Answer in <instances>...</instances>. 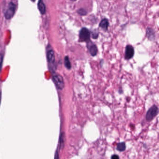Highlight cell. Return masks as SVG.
Segmentation results:
<instances>
[{
    "instance_id": "cell-1",
    "label": "cell",
    "mask_w": 159,
    "mask_h": 159,
    "mask_svg": "<svg viewBox=\"0 0 159 159\" xmlns=\"http://www.w3.org/2000/svg\"><path fill=\"white\" fill-rule=\"evenodd\" d=\"M91 33L88 28H83L79 34V40L80 42H88L90 41Z\"/></svg>"
},
{
    "instance_id": "cell-2",
    "label": "cell",
    "mask_w": 159,
    "mask_h": 159,
    "mask_svg": "<svg viewBox=\"0 0 159 159\" xmlns=\"http://www.w3.org/2000/svg\"><path fill=\"white\" fill-rule=\"evenodd\" d=\"M158 113V107L153 105V107H151L147 111L146 114V120L147 121H151L157 115Z\"/></svg>"
},
{
    "instance_id": "cell-3",
    "label": "cell",
    "mask_w": 159,
    "mask_h": 159,
    "mask_svg": "<svg viewBox=\"0 0 159 159\" xmlns=\"http://www.w3.org/2000/svg\"><path fill=\"white\" fill-rule=\"evenodd\" d=\"M52 80L56 87L59 89L62 90L64 88V81L60 75H55L53 76Z\"/></svg>"
},
{
    "instance_id": "cell-4",
    "label": "cell",
    "mask_w": 159,
    "mask_h": 159,
    "mask_svg": "<svg viewBox=\"0 0 159 159\" xmlns=\"http://www.w3.org/2000/svg\"><path fill=\"white\" fill-rule=\"evenodd\" d=\"M16 11V5L13 2L8 3V8L5 13V17L7 19H10L14 16Z\"/></svg>"
},
{
    "instance_id": "cell-5",
    "label": "cell",
    "mask_w": 159,
    "mask_h": 159,
    "mask_svg": "<svg viewBox=\"0 0 159 159\" xmlns=\"http://www.w3.org/2000/svg\"><path fill=\"white\" fill-rule=\"evenodd\" d=\"M134 54V50L131 45H127L125 50V59L126 60H129L132 59Z\"/></svg>"
},
{
    "instance_id": "cell-6",
    "label": "cell",
    "mask_w": 159,
    "mask_h": 159,
    "mask_svg": "<svg viewBox=\"0 0 159 159\" xmlns=\"http://www.w3.org/2000/svg\"><path fill=\"white\" fill-rule=\"evenodd\" d=\"M47 57L48 62L50 64H54L55 61L54 51L52 50H50L47 53Z\"/></svg>"
},
{
    "instance_id": "cell-7",
    "label": "cell",
    "mask_w": 159,
    "mask_h": 159,
    "mask_svg": "<svg viewBox=\"0 0 159 159\" xmlns=\"http://www.w3.org/2000/svg\"><path fill=\"white\" fill-rule=\"evenodd\" d=\"M109 23L108 20L107 19V18L103 19L101 21L99 26L101 28H102L103 30L105 31H107L108 30V28L109 27Z\"/></svg>"
},
{
    "instance_id": "cell-8",
    "label": "cell",
    "mask_w": 159,
    "mask_h": 159,
    "mask_svg": "<svg viewBox=\"0 0 159 159\" xmlns=\"http://www.w3.org/2000/svg\"><path fill=\"white\" fill-rule=\"evenodd\" d=\"M88 50L90 54L92 56H95L97 54L98 48H97V46L95 44H93V43L90 46H89V47Z\"/></svg>"
},
{
    "instance_id": "cell-9",
    "label": "cell",
    "mask_w": 159,
    "mask_h": 159,
    "mask_svg": "<svg viewBox=\"0 0 159 159\" xmlns=\"http://www.w3.org/2000/svg\"><path fill=\"white\" fill-rule=\"evenodd\" d=\"M37 6L41 13L42 14H44L46 12V6L45 5L44 2L42 0L39 1Z\"/></svg>"
},
{
    "instance_id": "cell-10",
    "label": "cell",
    "mask_w": 159,
    "mask_h": 159,
    "mask_svg": "<svg viewBox=\"0 0 159 159\" xmlns=\"http://www.w3.org/2000/svg\"><path fill=\"white\" fill-rule=\"evenodd\" d=\"M64 63H65V66L66 67V68L67 69L70 70L71 68V65L68 56H65Z\"/></svg>"
},
{
    "instance_id": "cell-11",
    "label": "cell",
    "mask_w": 159,
    "mask_h": 159,
    "mask_svg": "<svg viewBox=\"0 0 159 159\" xmlns=\"http://www.w3.org/2000/svg\"><path fill=\"white\" fill-rule=\"evenodd\" d=\"M126 148V146L125 142H121L118 144L117 146V150L120 152L125 151Z\"/></svg>"
},
{
    "instance_id": "cell-12",
    "label": "cell",
    "mask_w": 159,
    "mask_h": 159,
    "mask_svg": "<svg viewBox=\"0 0 159 159\" xmlns=\"http://www.w3.org/2000/svg\"><path fill=\"white\" fill-rule=\"evenodd\" d=\"M77 12L79 13V14L81 16H85L87 14L86 11L85 10L84 8H80L77 11Z\"/></svg>"
},
{
    "instance_id": "cell-13",
    "label": "cell",
    "mask_w": 159,
    "mask_h": 159,
    "mask_svg": "<svg viewBox=\"0 0 159 159\" xmlns=\"http://www.w3.org/2000/svg\"><path fill=\"white\" fill-rule=\"evenodd\" d=\"M99 36V33L96 32V31H95L94 32H92V37L93 39H97L98 38Z\"/></svg>"
},
{
    "instance_id": "cell-14",
    "label": "cell",
    "mask_w": 159,
    "mask_h": 159,
    "mask_svg": "<svg viewBox=\"0 0 159 159\" xmlns=\"http://www.w3.org/2000/svg\"><path fill=\"white\" fill-rule=\"evenodd\" d=\"M64 133H62V134H61V135L60 138V147H62V145L63 144V143H64V142H63V140H64Z\"/></svg>"
},
{
    "instance_id": "cell-15",
    "label": "cell",
    "mask_w": 159,
    "mask_h": 159,
    "mask_svg": "<svg viewBox=\"0 0 159 159\" xmlns=\"http://www.w3.org/2000/svg\"><path fill=\"white\" fill-rule=\"evenodd\" d=\"M111 159H119V156L117 155H113L112 156Z\"/></svg>"
},
{
    "instance_id": "cell-16",
    "label": "cell",
    "mask_w": 159,
    "mask_h": 159,
    "mask_svg": "<svg viewBox=\"0 0 159 159\" xmlns=\"http://www.w3.org/2000/svg\"><path fill=\"white\" fill-rule=\"evenodd\" d=\"M2 55L0 54V69L1 68V66H2Z\"/></svg>"
},
{
    "instance_id": "cell-17",
    "label": "cell",
    "mask_w": 159,
    "mask_h": 159,
    "mask_svg": "<svg viewBox=\"0 0 159 159\" xmlns=\"http://www.w3.org/2000/svg\"><path fill=\"white\" fill-rule=\"evenodd\" d=\"M55 159H59V155L58 152L56 151V152L55 155Z\"/></svg>"
},
{
    "instance_id": "cell-18",
    "label": "cell",
    "mask_w": 159,
    "mask_h": 159,
    "mask_svg": "<svg viewBox=\"0 0 159 159\" xmlns=\"http://www.w3.org/2000/svg\"><path fill=\"white\" fill-rule=\"evenodd\" d=\"M1 92L0 91V103H1Z\"/></svg>"
}]
</instances>
